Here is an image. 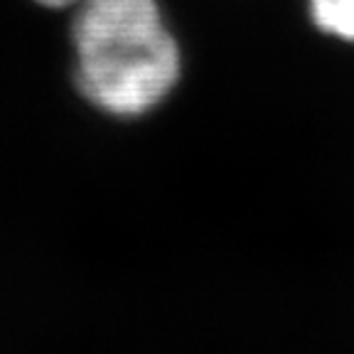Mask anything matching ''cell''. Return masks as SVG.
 Instances as JSON below:
<instances>
[{"label":"cell","mask_w":354,"mask_h":354,"mask_svg":"<svg viewBox=\"0 0 354 354\" xmlns=\"http://www.w3.org/2000/svg\"><path fill=\"white\" fill-rule=\"evenodd\" d=\"M35 3H39V6H44V8H55V10H59V8L77 6L79 0H35Z\"/></svg>","instance_id":"3"},{"label":"cell","mask_w":354,"mask_h":354,"mask_svg":"<svg viewBox=\"0 0 354 354\" xmlns=\"http://www.w3.org/2000/svg\"><path fill=\"white\" fill-rule=\"evenodd\" d=\"M77 86L111 116H143L180 79V47L155 0H79Z\"/></svg>","instance_id":"1"},{"label":"cell","mask_w":354,"mask_h":354,"mask_svg":"<svg viewBox=\"0 0 354 354\" xmlns=\"http://www.w3.org/2000/svg\"><path fill=\"white\" fill-rule=\"evenodd\" d=\"M308 8L325 35L354 42V0H308Z\"/></svg>","instance_id":"2"}]
</instances>
